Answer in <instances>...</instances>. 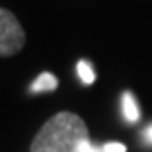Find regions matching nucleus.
Segmentation results:
<instances>
[{
	"mask_svg": "<svg viewBox=\"0 0 152 152\" xmlns=\"http://www.w3.org/2000/svg\"><path fill=\"white\" fill-rule=\"evenodd\" d=\"M26 44V33L18 18L0 7V57H11L18 53Z\"/></svg>",
	"mask_w": 152,
	"mask_h": 152,
	"instance_id": "2",
	"label": "nucleus"
},
{
	"mask_svg": "<svg viewBox=\"0 0 152 152\" xmlns=\"http://www.w3.org/2000/svg\"><path fill=\"white\" fill-rule=\"evenodd\" d=\"M88 152H104V148L103 147H97V145H90V148H88Z\"/></svg>",
	"mask_w": 152,
	"mask_h": 152,
	"instance_id": "8",
	"label": "nucleus"
},
{
	"mask_svg": "<svg viewBox=\"0 0 152 152\" xmlns=\"http://www.w3.org/2000/svg\"><path fill=\"white\" fill-rule=\"evenodd\" d=\"M92 145L84 121L73 112H59L42 125L29 152H88Z\"/></svg>",
	"mask_w": 152,
	"mask_h": 152,
	"instance_id": "1",
	"label": "nucleus"
},
{
	"mask_svg": "<svg viewBox=\"0 0 152 152\" xmlns=\"http://www.w3.org/2000/svg\"><path fill=\"white\" fill-rule=\"evenodd\" d=\"M57 84H59V81H57V77L53 73H40L39 77L33 81V84H31V92L33 94H39V92H53L57 88Z\"/></svg>",
	"mask_w": 152,
	"mask_h": 152,
	"instance_id": "4",
	"label": "nucleus"
},
{
	"mask_svg": "<svg viewBox=\"0 0 152 152\" xmlns=\"http://www.w3.org/2000/svg\"><path fill=\"white\" fill-rule=\"evenodd\" d=\"M143 137L148 141V143H152V125H150V126L145 130V132H143Z\"/></svg>",
	"mask_w": 152,
	"mask_h": 152,
	"instance_id": "7",
	"label": "nucleus"
},
{
	"mask_svg": "<svg viewBox=\"0 0 152 152\" xmlns=\"http://www.w3.org/2000/svg\"><path fill=\"white\" fill-rule=\"evenodd\" d=\"M103 148H104V152H126V147L123 143H114V141L106 143Z\"/></svg>",
	"mask_w": 152,
	"mask_h": 152,
	"instance_id": "6",
	"label": "nucleus"
},
{
	"mask_svg": "<svg viewBox=\"0 0 152 152\" xmlns=\"http://www.w3.org/2000/svg\"><path fill=\"white\" fill-rule=\"evenodd\" d=\"M121 108H123V117L126 119L128 123H136L139 119V108L136 103V97L134 94L125 92L121 97Z\"/></svg>",
	"mask_w": 152,
	"mask_h": 152,
	"instance_id": "3",
	"label": "nucleus"
},
{
	"mask_svg": "<svg viewBox=\"0 0 152 152\" xmlns=\"http://www.w3.org/2000/svg\"><path fill=\"white\" fill-rule=\"evenodd\" d=\"M77 73H79V77L84 84H92L95 81V73L92 70V64H88L86 61H79L77 62Z\"/></svg>",
	"mask_w": 152,
	"mask_h": 152,
	"instance_id": "5",
	"label": "nucleus"
}]
</instances>
